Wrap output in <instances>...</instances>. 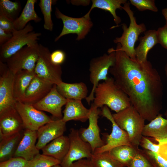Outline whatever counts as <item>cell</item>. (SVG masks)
Returning <instances> with one entry per match:
<instances>
[{
  "label": "cell",
  "mask_w": 167,
  "mask_h": 167,
  "mask_svg": "<svg viewBox=\"0 0 167 167\" xmlns=\"http://www.w3.org/2000/svg\"><path fill=\"white\" fill-rule=\"evenodd\" d=\"M56 1L53 0H40L38 5L43 15L45 29L52 31L53 23L52 19V5Z\"/></svg>",
  "instance_id": "obj_32"
},
{
  "label": "cell",
  "mask_w": 167,
  "mask_h": 167,
  "mask_svg": "<svg viewBox=\"0 0 167 167\" xmlns=\"http://www.w3.org/2000/svg\"><path fill=\"white\" fill-rule=\"evenodd\" d=\"M34 71L22 70L15 75L13 94L16 101L22 102L27 89L35 76Z\"/></svg>",
  "instance_id": "obj_24"
},
{
  "label": "cell",
  "mask_w": 167,
  "mask_h": 167,
  "mask_svg": "<svg viewBox=\"0 0 167 167\" xmlns=\"http://www.w3.org/2000/svg\"><path fill=\"white\" fill-rule=\"evenodd\" d=\"M68 136L62 135L53 140L42 149L43 154L52 157L61 162L66 155L69 148Z\"/></svg>",
  "instance_id": "obj_21"
},
{
  "label": "cell",
  "mask_w": 167,
  "mask_h": 167,
  "mask_svg": "<svg viewBox=\"0 0 167 167\" xmlns=\"http://www.w3.org/2000/svg\"><path fill=\"white\" fill-rule=\"evenodd\" d=\"M65 105L62 118L65 122L71 120L85 122L88 120L90 109L85 107L81 100L67 99Z\"/></svg>",
  "instance_id": "obj_20"
},
{
  "label": "cell",
  "mask_w": 167,
  "mask_h": 167,
  "mask_svg": "<svg viewBox=\"0 0 167 167\" xmlns=\"http://www.w3.org/2000/svg\"><path fill=\"white\" fill-rule=\"evenodd\" d=\"M66 54L62 50H57L51 53L50 58L52 62L57 65H61L66 59Z\"/></svg>",
  "instance_id": "obj_40"
},
{
  "label": "cell",
  "mask_w": 167,
  "mask_h": 167,
  "mask_svg": "<svg viewBox=\"0 0 167 167\" xmlns=\"http://www.w3.org/2000/svg\"><path fill=\"white\" fill-rule=\"evenodd\" d=\"M122 8L126 12L129 17V26L128 27L125 23L121 24L123 31L122 35L116 37L113 40L114 42L117 44L116 48L110 49L113 51H123L130 58L136 59L135 45L139 35L146 32V26L143 23L137 24L133 12L130 8L129 1L124 3Z\"/></svg>",
  "instance_id": "obj_3"
},
{
  "label": "cell",
  "mask_w": 167,
  "mask_h": 167,
  "mask_svg": "<svg viewBox=\"0 0 167 167\" xmlns=\"http://www.w3.org/2000/svg\"><path fill=\"white\" fill-rule=\"evenodd\" d=\"M21 9L19 1L0 0V16L14 22L19 17Z\"/></svg>",
  "instance_id": "obj_30"
},
{
  "label": "cell",
  "mask_w": 167,
  "mask_h": 167,
  "mask_svg": "<svg viewBox=\"0 0 167 167\" xmlns=\"http://www.w3.org/2000/svg\"><path fill=\"white\" fill-rule=\"evenodd\" d=\"M53 85L36 75L26 90L22 102L32 105L36 103L48 93Z\"/></svg>",
  "instance_id": "obj_19"
},
{
  "label": "cell",
  "mask_w": 167,
  "mask_h": 167,
  "mask_svg": "<svg viewBox=\"0 0 167 167\" xmlns=\"http://www.w3.org/2000/svg\"><path fill=\"white\" fill-rule=\"evenodd\" d=\"M0 28L8 33H12L15 30L14 22L1 16H0Z\"/></svg>",
  "instance_id": "obj_41"
},
{
  "label": "cell",
  "mask_w": 167,
  "mask_h": 167,
  "mask_svg": "<svg viewBox=\"0 0 167 167\" xmlns=\"http://www.w3.org/2000/svg\"><path fill=\"white\" fill-rule=\"evenodd\" d=\"M66 130V123L62 119L54 120L41 127L37 131L36 146L41 150L54 139L62 135Z\"/></svg>",
  "instance_id": "obj_17"
},
{
  "label": "cell",
  "mask_w": 167,
  "mask_h": 167,
  "mask_svg": "<svg viewBox=\"0 0 167 167\" xmlns=\"http://www.w3.org/2000/svg\"><path fill=\"white\" fill-rule=\"evenodd\" d=\"M39 56V44L27 45L17 52L6 61L9 69L15 74L22 70L34 71Z\"/></svg>",
  "instance_id": "obj_9"
},
{
  "label": "cell",
  "mask_w": 167,
  "mask_h": 167,
  "mask_svg": "<svg viewBox=\"0 0 167 167\" xmlns=\"http://www.w3.org/2000/svg\"><path fill=\"white\" fill-rule=\"evenodd\" d=\"M55 14L57 19L62 20L63 24L62 31L55 38V42L64 35L70 34H76L77 40H82L87 35L93 25L90 15L87 13L80 18L72 17L64 14L56 7Z\"/></svg>",
  "instance_id": "obj_8"
},
{
  "label": "cell",
  "mask_w": 167,
  "mask_h": 167,
  "mask_svg": "<svg viewBox=\"0 0 167 167\" xmlns=\"http://www.w3.org/2000/svg\"><path fill=\"white\" fill-rule=\"evenodd\" d=\"M165 71L166 78H167V64H166L165 66Z\"/></svg>",
  "instance_id": "obj_46"
},
{
  "label": "cell",
  "mask_w": 167,
  "mask_h": 167,
  "mask_svg": "<svg viewBox=\"0 0 167 167\" xmlns=\"http://www.w3.org/2000/svg\"><path fill=\"white\" fill-rule=\"evenodd\" d=\"M33 29L29 23L22 29L15 30L11 39L1 47L0 61L6 63L10 57L24 47L38 43L41 34L33 31Z\"/></svg>",
  "instance_id": "obj_5"
},
{
  "label": "cell",
  "mask_w": 167,
  "mask_h": 167,
  "mask_svg": "<svg viewBox=\"0 0 167 167\" xmlns=\"http://www.w3.org/2000/svg\"><path fill=\"white\" fill-rule=\"evenodd\" d=\"M139 149L132 146L124 145L115 147L109 152L124 167H127Z\"/></svg>",
  "instance_id": "obj_29"
},
{
  "label": "cell",
  "mask_w": 167,
  "mask_h": 167,
  "mask_svg": "<svg viewBox=\"0 0 167 167\" xmlns=\"http://www.w3.org/2000/svg\"><path fill=\"white\" fill-rule=\"evenodd\" d=\"M13 36L12 33H8L0 28V46L3 45L9 41Z\"/></svg>",
  "instance_id": "obj_44"
},
{
  "label": "cell",
  "mask_w": 167,
  "mask_h": 167,
  "mask_svg": "<svg viewBox=\"0 0 167 167\" xmlns=\"http://www.w3.org/2000/svg\"><path fill=\"white\" fill-rule=\"evenodd\" d=\"M129 1L139 11L149 10L155 12L158 11L154 0H130Z\"/></svg>",
  "instance_id": "obj_35"
},
{
  "label": "cell",
  "mask_w": 167,
  "mask_h": 167,
  "mask_svg": "<svg viewBox=\"0 0 167 167\" xmlns=\"http://www.w3.org/2000/svg\"><path fill=\"white\" fill-rule=\"evenodd\" d=\"M90 160L94 167H124L109 152L93 153Z\"/></svg>",
  "instance_id": "obj_31"
},
{
  "label": "cell",
  "mask_w": 167,
  "mask_h": 167,
  "mask_svg": "<svg viewBox=\"0 0 167 167\" xmlns=\"http://www.w3.org/2000/svg\"><path fill=\"white\" fill-rule=\"evenodd\" d=\"M112 115L117 124L127 133L131 145L139 148L145 119L132 105Z\"/></svg>",
  "instance_id": "obj_4"
},
{
  "label": "cell",
  "mask_w": 167,
  "mask_h": 167,
  "mask_svg": "<svg viewBox=\"0 0 167 167\" xmlns=\"http://www.w3.org/2000/svg\"><path fill=\"white\" fill-rule=\"evenodd\" d=\"M49 48L39 44V56L34 70L36 75L54 85L62 81V69L61 65L54 64L50 58Z\"/></svg>",
  "instance_id": "obj_7"
},
{
  "label": "cell",
  "mask_w": 167,
  "mask_h": 167,
  "mask_svg": "<svg viewBox=\"0 0 167 167\" xmlns=\"http://www.w3.org/2000/svg\"><path fill=\"white\" fill-rule=\"evenodd\" d=\"M52 167H62L60 164H58L54 165Z\"/></svg>",
  "instance_id": "obj_47"
},
{
  "label": "cell",
  "mask_w": 167,
  "mask_h": 167,
  "mask_svg": "<svg viewBox=\"0 0 167 167\" xmlns=\"http://www.w3.org/2000/svg\"><path fill=\"white\" fill-rule=\"evenodd\" d=\"M165 114L166 117V119H167V110H166L165 112Z\"/></svg>",
  "instance_id": "obj_48"
},
{
  "label": "cell",
  "mask_w": 167,
  "mask_h": 167,
  "mask_svg": "<svg viewBox=\"0 0 167 167\" xmlns=\"http://www.w3.org/2000/svg\"><path fill=\"white\" fill-rule=\"evenodd\" d=\"M127 167H156L145 151L139 149Z\"/></svg>",
  "instance_id": "obj_34"
},
{
  "label": "cell",
  "mask_w": 167,
  "mask_h": 167,
  "mask_svg": "<svg viewBox=\"0 0 167 167\" xmlns=\"http://www.w3.org/2000/svg\"><path fill=\"white\" fill-rule=\"evenodd\" d=\"M139 145L147 150L158 153L159 148V144L153 143L146 137L142 136L140 140Z\"/></svg>",
  "instance_id": "obj_38"
},
{
  "label": "cell",
  "mask_w": 167,
  "mask_h": 167,
  "mask_svg": "<svg viewBox=\"0 0 167 167\" xmlns=\"http://www.w3.org/2000/svg\"><path fill=\"white\" fill-rule=\"evenodd\" d=\"M57 89L66 99L82 100L88 96V90L84 82L68 83L62 81L57 85Z\"/></svg>",
  "instance_id": "obj_22"
},
{
  "label": "cell",
  "mask_w": 167,
  "mask_h": 167,
  "mask_svg": "<svg viewBox=\"0 0 167 167\" xmlns=\"http://www.w3.org/2000/svg\"><path fill=\"white\" fill-rule=\"evenodd\" d=\"M156 31L158 43L167 49V25L159 28Z\"/></svg>",
  "instance_id": "obj_39"
},
{
  "label": "cell",
  "mask_w": 167,
  "mask_h": 167,
  "mask_svg": "<svg viewBox=\"0 0 167 167\" xmlns=\"http://www.w3.org/2000/svg\"><path fill=\"white\" fill-rule=\"evenodd\" d=\"M157 141L160 146L158 154L167 161V139Z\"/></svg>",
  "instance_id": "obj_42"
},
{
  "label": "cell",
  "mask_w": 167,
  "mask_h": 167,
  "mask_svg": "<svg viewBox=\"0 0 167 167\" xmlns=\"http://www.w3.org/2000/svg\"><path fill=\"white\" fill-rule=\"evenodd\" d=\"M68 137L69 149L60 164L62 167H70L75 162L82 159L91 158L93 154L91 146L81 139L78 130L71 128Z\"/></svg>",
  "instance_id": "obj_10"
},
{
  "label": "cell",
  "mask_w": 167,
  "mask_h": 167,
  "mask_svg": "<svg viewBox=\"0 0 167 167\" xmlns=\"http://www.w3.org/2000/svg\"><path fill=\"white\" fill-rule=\"evenodd\" d=\"M70 167H94L90 159H82L73 163Z\"/></svg>",
  "instance_id": "obj_43"
},
{
  "label": "cell",
  "mask_w": 167,
  "mask_h": 167,
  "mask_svg": "<svg viewBox=\"0 0 167 167\" xmlns=\"http://www.w3.org/2000/svg\"><path fill=\"white\" fill-rule=\"evenodd\" d=\"M108 52V54H105L102 56L94 58L90 61L89 79L92 87L91 92L85 99L88 105L94 99V91L100 81L107 79L109 69L115 62V52L109 49Z\"/></svg>",
  "instance_id": "obj_6"
},
{
  "label": "cell",
  "mask_w": 167,
  "mask_h": 167,
  "mask_svg": "<svg viewBox=\"0 0 167 167\" xmlns=\"http://www.w3.org/2000/svg\"><path fill=\"white\" fill-rule=\"evenodd\" d=\"M91 7L87 13L90 15L92 10L97 8L109 12L113 18L115 24L118 25L121 21L120 18L116 13L117 9H122V4L127 1L126 0H92Z\"/></svg>",
  "instance_id": "obj_28"
},
{
  "label": "cell",
  "mask_w": 167,
  "mask_h": 167,
  "mask_svg": "<svg viewBox=\"0 0 167 167\" xmlns=\"http://www.w3.org/2000/svg\"><path fill=\"white\" fill-rule=\"evenodd\" d=\"M0 113L15 107L16 101L13 94L14 74L6 64L0 61Z\"/></svg>",
  "instance_id": "obj_13"
},
{
  "label": "cell",
  "mask_w": 167,
  "mask_h": 167,
  "mask_svg": "<svg viewBox=\"0 0 167 167\" xmlns=\"http://www.w3.org/2000/svg\"><path fill=\"white\" fill-rule=\"evenodd\" d=\"M23 135L21 131L0 139V162L13 157Z\"/></svg>",
  "instance_id": "obj_27"
},
{
  "label": "cell",
  "mask_w": 167,
  "mask_h": 167,
  "mask_svg": "<svg viewBox=\"0 0 167 167\" xmlns=\"http://www.w3.org/2000/svg\"><path fill=\"white\" fill-rule=\"evenodd\" d=\"M101 114L103 117L111 122L112 130L111 134L107 136L106 143L101 147L96 149L93 153L109 152L113 148L122 145L132 146L127 133L117 124L107 106H104L102 107Z\"/></svg>",
  "instance_id": "obj_12"
},
{
  "label": "cell",
  "mask_w": 167,
  "mask_h": 167,
  "mask_svg": "<svg viewBox=\"0 0 167 167\" xmlns=\"http://www.w3.org/2000/svg\"><path fill=\"white\" fill-rule=\"evenodd\" d=\"M28 161L20 157H12L1 162L0 167H28Z\"/></svg>",
  "instance_id": "obj_36"
},
{
  "label": "cell",
  "mask_w": 167,
  "mask_h": 167,
  "mask_svg": "<svg viewBox=\"0 0 167 167\" xmlns=\"http://www.w3.org/2000/svg\"><path fill=\"white\" fill-rule=\"evenodd\" d=\"M67 101V99L60 94L57 85L54 84L45 96L33 105L39 110L49 112L57 119H61L63 117L62 108Z\"/></svg>",
  "instance_id": "obj_15"
},
{
  "label": "cell",
  "mask_w": 167,
  "mask_h": 167,
  "mask_svg": "<svg viewBox=\"0 0 167 167\" xmlns=\"http://www.w3.org/2000/svg\"><path fill=\"white\" fill-rule=\"evenodd\" d=\"M162 13L166 21L165 24L167 25V7L162 9Z\"/></svg>",
  "instance_id": "obj_45"
},
{
  "label": "cell",
  "mask_w": 167,
  "mask_h": 167,
  "mask_svg": "<svg viewBox=\"0 0 167 167\" xmlns=\"http://www.w3.org/2000/svg\"><path fill=\"white\" fill-rule=\"evenodd\" d=\"M142 135L145 137L153 138L156 141L167 139V119L160 114L145 125Z\"/></svg>",
  "instance_id": "obj_23"
},
{
  "label": "cell",
  "mask_w": 167,
  "mask_h": 167,
  "mask_svg": "<svg viewBox=\"0 0 167 167\" xmlns=\"http://www.w3.org/2000/svg\"><path fill=\"white\" fill-rule=\"evenodd\" d=\"M92 103L98 108L107 106L116 113L132 105L125 93L112 77L100 83L94 91V98Z\"/></svg>",
  "instance_id": "obj_2"
},
{
  "label": "cell",
  "mask_w": 167,
  "mask_h": 167,
  "mask_svg": "<svg viewBox=\"0 0 167 167\" xmlns=\"http://www.w3.org/2000/svg\"><path fill=\"white\" fill-rule=\"evenodd\" d=\"M61 163L60 161L52 157L39 153L28 161V167H52Z\"/></svg>",
  "instance_id": "obj_33"
},
{
  "label": "cell",
  "mask_w": 167,
  "mask_h": 167,
  "mask_svg": "<svg viewBox=\"0 0 167 167\" xmlns=\"http://www.w3.org/2000/svg\"><path fill=\"white\" fill-rule=\"evenodd\" d=\"M15 107L22 119L25 129L37 131L42 126L53 120L33 105L16 101Z\"/></svg>",
  "instance_id": "obj_11"
},
{
  "label": "cell",
  "mask_w": 167,
  "mask_h": 167,
  "mask_svg": "<svg viewBox=\"0 0 167 167\" xmlns=\"http://www.w3.org/2000/svg\"><path fill=\"white\" fill-rule=\"evenodd\" d=\"M115 52V61L109 72L132 105L150 122L160 114L162 107L163 86L160 75L148 60L141 62L123 51Z\"/></svg>",
  "instance_id": "obj_1"
},
{
  "label": "cell",
  "mask_w": 167,
  "mask_h": 167,
  "mask_svg": "<svg viewBox=\"0 0 167 167\" xmlns=\"http://www.w3.org/2000/svg\"><path fill=\"white\" fill-rule=\"evenodd\" d=\"M23 123L15 107L0 113V139L22 131Z\"/></svg>",
  "instance_id": "obj_16"
},
{
  "label": "cell",
  "mask_w": 167,
  "mask_h": 167,
  "mask_svg": "<svg viewBox=\"0 0 167 167\" xmlns=\"http://www.w3.org/2000/svg\"><path fill=\"white\" fill-rule=\"evenodd\" d=\"M90 109L88 127L81 128L79 131L81 139L90 145L93 153L96 149L101 147L105 143L101 137L98 123L100 111L98 108L92 104Z\"/></svg>",
  "instance_id": "obj_14"
},
{
  "label": "cell",
  "mask_w": 167,
  "mask_h": 167,
  "mask_svg": "<svg viewBox=\"0 0 167 167\" xmlns=\"http://www.w3.org/2000/svg\"><path fill=\"white\" fill-rule=\"evenodd\" d=\"M143 36L139 38V43L135 48L136 58L141 62L146 61L149 51L158 43L157 31L150 30L145 32Z\"/></svg>",
  "instance_id": "obj_25"
},
{
  "label": "cell",
  "mask_w": 167,
  "mask_h": 167,
  "mask_svg": "<svg viewBox=\"0 0 167 167\" xmlns=\"http://www.w3.org/2000/svg\"><path fill=\"white\" fill-rule=\"evenodd\" d=\"M37 131L25 129L13 157H20L27 161L32 160L40 153L36 146Z\"/></svg>",
  "instance_id": "obj_18"
},
{
  "label": "cell",
  "mask_w": 167,
  "mask_h": 167,
  "mask_svg": "<svg viewBox=\"0 0 167 167\" xmlns=\"http://www.w3.org/2000/svg\"><path fill=\"white\" fill-rule=\"evenodd\" d=\"M145 152L156 167H167V161L158 153L148 150Z\"/></svg>",
  "instance_id": "obj_37"
},
{
  "label": "cell",
  "mask_w": 167,
  "mask_h": 167,
  "mask_svg": "<svg viewBox=\"0 0 167 167\" xmlns=\"http://www.w3.org/2000/svg\"><path fill=\"white\" fill-rule=\"evenodd\" d=\"M36 0H28L21 13L14 22V27L15 30H19L24 28L28 23L31 20L37 23L41 19L36 12L34 8Z\"/></svg>",
  "instance_id": "obj_26"
}]
</instances>
